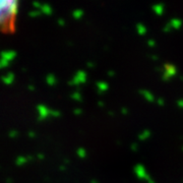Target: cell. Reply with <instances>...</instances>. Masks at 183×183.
I'll list each match as a JSON object with an SVG mask.
<instances>
[{
    "label": "cell",
    "mask_w": 183,
    "mask_h": 183,
    "mask_svg": "<svg viewBox=\"0 0 183 183\" xmlns=\"http://www.w3.org/2000/svg\"><path fill=\"white\" fill-rule=\"evenodd\" d=\"M20 0H0V31L11 33L15 28Z\"/></svg>",
    "instance_id": "6da1fadb"
}]
</instances>
